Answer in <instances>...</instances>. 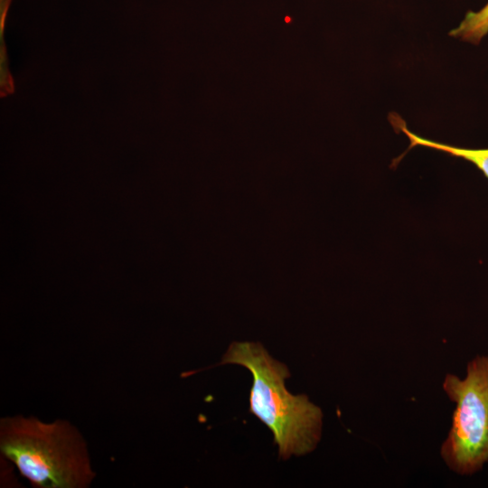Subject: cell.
<instances>
[{
    "label": "cell",
    "instance_id": "cell-1",
    "mask_svg": "<svg viewBox=\"0 0 488 488\" xmlns=\"http://www.w3.org/2000/svg\"><path fill=\"white\" fill-rule=\"evenodd\" d=\"M237 364L249 371V412L273 434L278 455L288 459L314 451L322 437L324 414L306 395H293L285 385L287 366L275 360L258 342H232L215 364Z\"/></svg>",
    "mask_w": 488,
    "mask_h": 488
},
{
    "label": "cell",
    "instance_id": "cell-3",
    "mask_svg": "<svg viewBox=\"0 0 488 488\" xmlns=\"http://www.w3.org/2000/svg\"><path fill=\"white\" fill-rule=\"evenodd\" d=\"M442 388L455 408L440 455L451 471L472 475L488 462V354L470 361L464 379L446 374Z\"/></svg>",
    "mask_w": 488,
    "mask_h": 488
},
{
    "label": "cell",
    "instance_id": "cell-4",
    "mask_svg": "<svg viewBox=\"0 0 488 488\" xmlns=\"http://www.w3.org/2000/svg\"><path fill=\"white\" fill-rule=\"evenodd\" d=\"M390 121L394 127L403 132L408 137L410 145L408 149L421 145L463 158L474 164L488 178V148H463L423 138L408 130L406 123L396 114L390 116Z\"/></svg>",
    "mask_w": 488,
    "mask_h": 488
},
{
    "label": "cell",
    "instance_id": "cell-5",
    "mask_svg": "<svg viewBox=\"0 0 488 488\" xmlns=\"http://www.w3.org/2000/svg\"><path fill=\"white\" fill-rule=\"evenodd\" d=\"M488 33V3L478 11H468L459 25L451 30L450 36L478 44Z\"/></svg>",
    "mask_w": 488,
    "mask_h": 488
},
{
    "label": "cell",
    "instance_id": "cell-2",
    "mask_svg": "<svg viewBox=\"0 0 488 488\" xmlns=\"http://www.w3.org/2000/svg\"><path fill=\"white\" fill-rule=\"evenodd\" d=\"M0 452L36 488H88L97 475L83 436L65 419L4 417Z\"/></svg>",
    "mask_w": 488,
    "mask_h": 488
}]
</instances>
